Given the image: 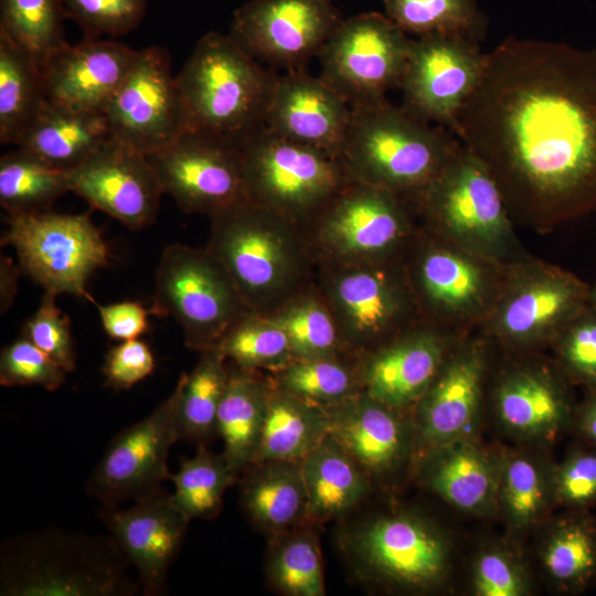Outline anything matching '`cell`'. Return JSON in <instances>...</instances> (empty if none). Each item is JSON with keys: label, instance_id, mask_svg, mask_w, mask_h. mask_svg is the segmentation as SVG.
<instances>
[{"label": "cell", "instance_id": "cell-34", "mask_svg": "<svg viewBox=\"0 0 596 596\" xmlns=\"http://www.w3.org/2000/svg\"><path fill=\"white\" fill-rule=\"evenodd\" d=\"M47 100L40 63L0 32V141L18 146Z\"/></svg>", "mask_w": 596, "mask_h": 596}, {"label": "cell", "instance_id": "cell-50", "mask_svg": "<svg viewBox=\"0 0 596 596\" xmlns=\"http://www.w3.org/2000/svg\"><path fill=\"white\" fill-rule=\"evenodd\" d=\"M472 590L478 596H522L529 592V579L511 553L490 547L473 563Z\"/></svg>", "mask_w": 596, "mask_h": 596}, {"label": "cell", "instance_id": "cell-36", "mask_svg": "<svg viewBox=\"0 0 596 596\" xmlns=\"http://www.w3.org/2000/svg\"><path fill=\"white\" fill-rule=\"evenodd\" d=\"M71 192L68 172L18 147L0 158V204L8 216L50 211Z\"/></svg>", "mask_w": 596, "mask_h": 596}, {"label": "cell", "instance_id": "cell-19", "mask_svg": "<svg viewBox=\"0 0 596 596\" xmlns=\"http://www.w3.org/2000/svg\"><path fill=\"white\" fill-rule=\"evenodd\" d=\"M100 519L138 573L140 590L163 595L167 577L185 538L190 520L163 489L127 509L103 505Z\"/></svg>", "mask_w": 596, "mask_h": 596}, {"label": "cell", "instance_id": "cell-45", "mask_svg": "<svg viewBox=\"0 0 596 596\" xmlns=\"http://www.w3.org/2000/svg\"><path fill=\"white\" fill-rule=\"evenodd\" d=\"M226 360L245 370L278 371L294 359L286 332L269 316L248 312L217 343Z\"/></svg>", "mask_w": 596, "mask_h": 596}, {"label": "cell", "instance_id": "cell-24", "mask_svg": "<svg viewBox=\"0 0 596 596\" xmlns=\"http://www.w3.org/2000/svg\"><path fill=\"white\" fill-rule=\"evenodd\" d=\"M329 434L368 477L396 469L414 446V429L393 408L364 393L327 408Z\"/></svg>", "mask_w": 596, "mask_h": 596}, {"label": "cell", "instance_id": "cell-11", "mask_svg": "<svg viewBox=\"0 0 596 596\" xmlns=\"http://www.w3.org/2000/svg\"><path fill=\"white\" fill-rule=\"evenodd\" d=\"M408 205L391 191L350 180L309 223L310 247L327 265L380 262L406 233Z\"/></svg>", "mask_w": 596, "mask_h": 596}, {"label": "cell", "instance_id": "cell-54", "mask_svg": "<svg viewBox=\"0 0 596 596\" xmlns=\"http://www.w3.org/2000/svg\"><path fill=\"white\" fill-rule=\"evenodd\" d=\"M105 332L115 340L138 339L149 327L147 310L138 301H120L109 305L95 304Z\"/></svg>", "mask_w": 596, "mask_h": 596}, {"label": "cell", "instance_id": "cell-3", "mask_svg": "<svg viewBox=\"0 0 596 596\" xmlns=\"http://www.w3.org/2000/svg\"><path fill=\"white\" fill-rule=\"evenodd\" d=\"M460 146L448 128L423 121L384 99L351 107L340 160L350 180L414 204Z\"/></svg>", "mask_w": 596, "mask_h": 596}, {"label": "cell", "instance_id": "cell-47", "mask_svg": "<svg viewBox=\"0 0 596 596\" xmlns=\"http://www.w3.org/2000/svg\"><path fill=\"white\" fill-rule=\"evenodd\" d=\"M66 17L88 39L117 36L136 29L147 11V0H63Z\"/></svg>", "mask_w": 596, "mask_h": 596}, {"label": "cell", "instance_id": "cell-38", "mask_svg": "<svg viewBox=\"0 0 596 596\" xmlns=\"http://www.w3.org/2000/svg\"><path fill=\"white\" fill-rule=\"evenodd\" d=\"M266 315L286 332L295 360L337 358L344 344L321 294L298 290Z\"/></svg>", "mask_w": 596, "mask_h": 596}, {"label": "cell", "instance_id": "cell-4", "mask_svg": "<svg viewBox=\"0 0 596 596\" xmlns=\"http://www.w3.org/2000/svg\"><path fill=\"white\" fill-rule=\"evenodd\" d=\"M210 219L205 248L252 312L266 315L298 291L310 249L297 224L249 200Z\"/></svg>", "mask_w": 596, "mask_h": 596}, {"label": "cell", "instance_id": "cell-6", "mask_svg": "<svg viewBox=\"0 0 596 596\" xmlns=\"http://www.w3.org/2000/svg\"><path fill=\"white\" fill-rule=\"evenodd\" d=\"M247 198L299 227L349 183L341 160L263 127L242 145Z\"/></svg>", "mask_w": 596, "mask_h": 596}, {"label": "cell", "instance_id": "cell-33", "mask_svg": "<svg viewBox=\"0 0 596 596\" xmlns=\"http://www.w3.org/2000/svg\"><path fill=\"white\" fill-rule=\"evenodd\" d=\"M328 434L326 408L291 395L272 382L262 438L253 462L300 461Z\"/></svg>", "mask_w": 596, "mask_h": 596}, {"label": "cell", "instance_id": "cell-40", "mask_svg": "<svg viewBox=\"0 0 596 596\" xmlns=\"http://www.w3.org/2000/svg\"><path fill=\"white\" fill-rule=\"evenodd\" d=\"M272 539L266 566L272 585L287 596H323L324 575L316 533L304 524Z\"/></svg>", "mask_w": 596, "mask_h": 596}, {"label": "cell", "instance_id": "cell-56", "mask_svg": "<svg viewBox=\"0 0 596 596\" xmlns=\"http://www.w3.org/2000/svg\"><path fill=\"white\" fill-rule=\"evenodd\" d=\"M577 427L579 433L596 447V391L581 407L577 414Z\"/></svg>", "mask_w": 596, "mask_h": 596}, {"label": "cell", "instance_id": "cell-22", "mask_svg": "<svg viewBox=\"0 0 596 596\" xmlns=\"http://www.w3.org/2000/svg\"><path fill=\"white\" fill-rule=\"evenodd\" d=\"M138 52L99 38H84L76 45L66 43L41 66L47 99L71 108L104 111Z\"/></svg>", "mask_w": 596, "mask_h": 596}, {"label": "cell", "instance_id": "cell-23", "mask_svg": "<svg viewBox=\"0 0 596 596\" xmlns=\"http://www.w3.org/2000/svg\"><path fill=\"white\" fill-rule=\"evenodd\" d=\"M483 360L475 350L446 363L415 405L414 449L421 460L434 450L468 438L478 416Z\"/></svg>", "mask_w": 596, "mask_h": 596}, {"label": "cell", "instance_id": "cell-55", "mask_svg": "<svg viewBox=\"0 0 596 596\" xmlns=\"http://www.w3.org/2000/svg\"><path fill=\"white\" fill-rule=\"evenodd\" d=\"M22 273L20 266H15L9 257L1 256L0 263V307L1 313L6 312L13 302L18 279Z\"/></svg>", "mask_w": 596, "mask_h": 596}, {"label": "cell", "instance_id": "cell-44", "mask_svg": "<svg viewBox=\"0 0 596 596\" xmlns=\"http://www.w3.org/2000/svg\"><path fill=\"white\" fill-rule=\"evenodd\" d=\"M275 373V386L326 409L362 391L360 374L338 358L292 360Z\"/></svg>", "mask_w": 596, "mask_h": 596}, {"label": "cell", "instance_id": "cell-15", "mask_svg": "<svg viewBox=\"0 0 596 596\" xmlns=\"http://www.w3.org/2000/svg\"><path fill=\"white\" fill-rule=\"evenodd\" d=\"M483 60L479 42L462 36L413 39L398 87L401 106L423 121L450 130L480 79Z\"/></svg>", "mask_w": 596, "mask_h": 596}, {"label": "cell", "instance_id": "cell-7", "mask_svg": "<svg viewBox=\"0 0 596 596\" xmlns=\"http://www.w3.org/2000/svg\"><path fill=\"white\" fill-rule=\"evenodd\" d=\"M151 313L172 317L185 345L199 352L217 345L252 312L221 263L206 249L167 246L155 276Z\"/></svg>", "mask_w": 596, "mask_h": 596}, {"label": "cell", "instance_id": "cell-13", "mask_svg": "<svg viewBox=\"0 0 596 596\" xmlns=\"http://www.w3.org/2000/svg\"><path fill=\"white\" fill-rule=\"evenodd\" d=\"M413 205L444 232L480 249L498 248L509 234L499 187L462 143Z\"/></svg>", "mask_w": 596, "mask_h": 596}, {"label": "cell", "instance_id": "cell-26", "mask_svg": "<svg viewBox=\"0 0 596 596\" xmlns=\"http://www.w3.org/2000/svg\"><path fill=\"white\" fill-rule=\"evenodd\" d=\"M421 461L425 486L448 504L476 515L493 509L500 461L469 438L443 446Z\"/></svg>", "mask_w": 596, "mask_h": 596}, {"label": "cell", "instance_id": "cell-1", "mask_svg": "<svg viewBox=\"0 0 596 596\" xmlns=\"http://www.w3.org/2000/svg\"><path fill=\"white\" fill-rule=\"evenodd\" d=\"M450 131L508 211L547 226L596 212V51L503 40Z\"/></svg>", "mask_w": 596, "mask_h": 596}, {"label": "cell", "instance_id": "cell-37", "mask_svg": "<svg viewBox=\"0 0 596 596\" xmlns=\"http://www.w3.org/2000/svg\"><path fill=\"white\" fill-rule=\"evenodd\" d=\"M542 566L564 592H581L596 577V524L582 514L553 524L541 549Z\"/></svg>", "mask_w": 596, "mask_h": 596}, {"label": "cell", "instance_id": "cell-49", "mask_svg": "<svg viewBox=\"0 0 596 596\" xmlns=\"http://www.w3.org/2000/svg\"><path fill=\"white\" fill-rule=\"evenodd\" d=\"M56 295L44 291L38 310L25 321L22 336L51 356L66 373L76 368L71 323L55 302Z\"/></svg>", "mask_w": 596, "mask_h": 596}, {"label": "cell", "instance_id": "cell-10", "mask_svg": "<svg viewBox=\"0 0 596 596\" xmlns=\"http://www.w3.org/2000/svg\"><path fill=\"white\" fill-rule=\"evenodd\" d=\"M342 544L359 571L385 584L429 590L445 579L449 544L427 519L408 512L381 515L352 528Z\"/></svg>", "mask_w": 596, "mask_h": 596}, {"label": "cell", "instance_id": "cell-12", "mask_svg": "<svg viewBox=\"0 0 596 596\" xmlns=\"http://www.w3.org/2000/svg\"><path fill=\"white\" fill-rule=\"evenodd\" d=\"M146 157L163 193L187 213L211 217L248 200L242 146L182 131Z\"/></svg>", "mask_w": 596, "mask_h": 596}, {"label": "cell", "instance_id": "cell-48", "mask_svg": "<svg viewBox=\"0 0 596 596\" xmlns=\"http://www.w3.org/2000/svg\"><path fill=\"white\" fill-rule=\"evenodd\" d=\"M66 374L51 356L23 336L1 351L2 386L38 385L55 391L65 382Z\"/></svg>", "mask_w": 596, "mask_h": 596}, {"label": "cell", "instance_id": "cell-39", "mask_svg": "<svg viewBox=\"0 0 596 596\" xmlns=\"http://www.w3.org/2000/svg\"><path fill=\"white\" fill-rule=\"evenodd\" d=\"M554 501L552 469L525 454H510L500 461L498 500L502 514L515 531L542 520Z\"/></svg>", "mask_w": 596, "mask_h": 596}, {"label": "cell", "instance_id": "cell-30", "mask_svg": "<svg viewBox=\"0 0 596 596\" xmlns=\"http://www.w3.org/2000/svg\"><path fill=\"white\" fill-rule=\"evenodd\" d=\"M240 477L241 503L246 515L270 538L307 523L301 460L253 462Z\"/></svg>", "mask_w": 596, "mask_h": 596}, {"label": "cell", "instance_id": "cell-29", "mask_svg": "<svg viewBox=\"0 0 596 596\" xmlns=\"http://www.w3.org/2000/svg\"><path fill=\"white\" fill-rule=\"evenodd\" d=\"M110 139L104 111L71 108L47 99L17 147L70 173Z\"/></svg>", "mask_w": 596, "mask_h": 596}, {"label": "cell", "instance_id": "cell-21", "mask_svg": "<svg viewBox=\"0 0 596 596\" xmlns=\"http://www.w3.org/2000/svg\"><path fill=\"white\" fill-rule=\"evenodd\" d=\"M350 119L349 103L320 76L302 68L278 75L265 127L340 159Z\"/></svg>", "mask_w": 596, "mask_h": 596}, {"label": "cell", "instance_id": "cell-2", "mask_svg": "<svg viewBox=\"0 0 596 596\" xmlns=\"http://www.w3.org/2000/svg\"><path fill=\"white\" fill-rule=\"evenodd\" d=\"M277 78L230 34L207 32L175 76L183 131L242 146L265 127Z\"/></svg>", "mask_w": 596, "mask_h": 596}, {"label": "cell", "instance_id": "cell-35", "mask_svg": "<svg viewBox=\"0 0 596 596\" xmlns=\"http://www.w3.org/2000/svg\"><path fill=\"white\" fill-rule=\"evenodd\" d=\"M200 354L193 370L182 373L174 386L179 437L199 445L217 434V413L228 380L226 358L217 345Z\"/></svg>", "mask_w": 596, "mask_h": 596}, {"label": "cell", "instance_id": "cell-20", "mask_svg": "<svg viewBox=\"0 0 596 596\" xmlns=\"http://www.w3.org/2000/svg\"><path fill=\"white\" fill-rule=\"evenodd\" d=\"M321 295L344 344L358 349L390 333L406 309L400 284L380 262L327 265Z\"/></svg>", "mask_w": 596, "mask_h": 596}, {"label": "cell", "instance_id": "cell-41", "mask_svg": "<svg viewBox=\"0 0 596 596\" xmlns=\"http://www.w3.org/2000/svg\"><path fill=\"white\" fill-rule=\"evenodd\" d=\"M237 479L223 454L216 455L200 444L196 454L183 457L178 471L171 473V500L190 521L212 519L221 511L226 489Z\"/></svg>", "mask_w": 596, "mask_h": 596}, {"label": "cell", "instance_id": "cell-43", "mask_svg": "<svg viewBox=\"0 0 596 596\" xmlns=\"http://www.w3.org/2000/svg\"><path fill=\"white\" fill-rule=\"evenodd\" d=\"M63 0H0V32L32 54L42 66L67 43Z\"/></svg>", "mask_w": 596, "mask_h": 596}, {"label": "cell", "instance_id": "cell-42", "mask_svg": "<svg viewBox=\"0 0 596 596\" xmlns=\"http://www.w3.org/2000/svg\"><path fill=\"white\" fill-rule=\"evenodd\" d=\"M385 15L406 34L483 39L486 19L473 0H383Z\"/></svg>", "mask_w": 596, "mask_h": 596}, {"label": "cell", "instance_id": "cell-28", "mask_svg": "<svg viewBox=\"0 0 596 596\" xmlns=\"http://www.w3.org/2000/svg\"><path fill=\"white\" fill-rule=\"evenodd\" d=\"M589 294L578 279L550 272L519 286L504 301L499 316L502 332L529 340L555 328H565L587 306Z\"/></svg>", "mask_w": 596, "mask_h": 596}, {"label": "cell", "instance_id": "cell-14", "mask_svg": "<svg viewBox=\"0 0 596 596\" xmlns=\"http://www.w3.org/2000/svg\"><path fill=\"white\" fill-rule=\"evenodd\" d=\"M332 0H252L233 15L230 35L254 58L302 70L342 21Z\"/></svg>", "mask_w": 596, "mask_h": 596}, {"label": "cell", "instance_id": "cell-32", "mask_svg": "<svg viewBox=\"0 0 596 596\" xmlns=\"http://www.w3.org/2000/svg\"><path fill=\"white\" fill-rule=\"evenodd\" d=\"M272 382L257 371L228 368V380L219 413L216 433L223 456L238 478L256 456L264 428Z\"/></svg>", "mask_w": 596, "mask_h": 596}, {"label": "cell", "instance_id": "cell-18", "mask_svg": "<svg viewBox=\"0 0 596 596\" xmlns=\"http://www.w3.org/2000/svg\"><path fill=\"white\" fill-rule=\"evenodd\" d=\"M71 192L137 231L157 217L163 190L146 155L113 138L68 173Z\"/></svg>", "mask_w": 596, "mask_h": 596}, {"label": "cell", "instance_id": "cell-8", "mask_svg": "<svg viewBox=\"0 0 596 596\" xmlns=\"http://www.w3.org/2000/svg\"><path fill=\"white\" fill-rule=\"evenodd\" d=\"M2 245L14 248L19 266L44 291L71 294L96 304L87 292L89 277L109 262L110 251L89 213L52 210L8 216Z\"/></svg>", "mask_w": 596, "mask_h": 596}, {"label": "cell", "instance_id": "cell-5", "mask_svg": "<svg viewBox=\"0 0 596 596\" xmlns=\"http://www.w3.org/2000/svg\"><path fill=\"white\" fill-rule=\"evenodd\" d=\"M115 540L42 530L6 541L0 552L4 596H124L140 590Z\"/></svg>", "mask_w": 596, "mask_h": 596}, {"label": "cell", "instance_id": "cell-16", "mask_svg": "<svg viewBox=\"0 0 596 596\" xmlns=\"http://www.w3.org/2000/svg\"><path fill=\"white\" fill-rule=\"evenodd\" d=\"M104 114L111 138L146 156L183 131L177 81L166 49L139 50Z\"/></svg>", "mask_w": 596, "mask_h": 596}, {"label": "cell", "instance_id": "cell-57", "mask_svg": "<svg viewBox=\"0 0 596 596\" xmlns=\"http://www.w3.org/2000/svg\"><path fill=\"white\" fill-rule=\"evenodd\" d=\"M589 299L593 300L595 307H596V287L593 290V292L589 295Z\"/></svg>", "mask_w": 596, "mask_h": 596}, {"label": "cell", "instance_id": "cell-17", "mask_svg": "<svg viewBox=\"0 0 596 596\" xmlns=\"http://www.w3.org/2000/svg\"><path fill=\"white\" fill-rule=\"evenodd\" d=\"M175 401L173 390L151 414L113 438L87 483V492L103 505L143 499L170 479L168 455L180 439Z\"/></svg>", "mask_w": 596, "mask_h": 596}, {"label": "cell", "instance_id": "cell-27", "mask_svg": "<svg viewBox=\"0 0 596 596\" xmlns=\"http://www.w3.org/2000/svg\"><path fill=\"white\" fill-rule=\"evenodd\" d=\"M496 413L512 436L528 441L554 440L571 417L563 387L550 375L520 370L508 375L496 395Z\"/></svg>", "mask_w": 596, "mask_h": 596}, {"label": "cell", "instance_id": "cell-46", "mask_svg": "<svg viewBox=\"0 0 596 596\" xmlns=\"http://www.w3.org/2000/svg\"><path fill=\"white\" fill-rule=\"evenodd\" d=\"M423 296L438 308L458 310L480 298L483 289L479 269L468 259L446 249H429L417 266Z\"/></svg>", "mask_w": 596, "mask_h": 596}, {"label": "cell", "instance_id": "cell-9", "mask_svg": "<svg viewBox=\"0 0 596 596\" xmlns=\"http://www.w3.org/2000/svg\"><path fill=\"white\" fill-rule=\"evenodd\" d=\"M413 39L385 14L343 19L318 54L320 77L351 107L386 99L400 87Z\"/></svg>", "mask_w": 596, "mask_h": 596}, {"label": "cell", "instance_id": "cell-31", "mask_svg": "<svg viewBox=\"0 0 596 596\" xmlns=\"http://www.w3.org/2000/svg\"><path fill=\"white\" fill-rule=\"evenodd\" d=\"M301 470L310 523L343 517L371 489L368 475L330 434L301 460Z\"/></svg>", "mask_w": 596, "mask_h": 596}, {"label": "cell", "instance_id": "cell-25", "mask_svg": "<svg viewBox=\"0 0 596 596\" xmlns=\"http://www.w3.org/2000/svg\"><path fill=\"white\" fill-rule=\"evenodd\" d=\"M444 362V345L421 331L377 349L362 365V391L398 411L415 406Z\"/></svg>", "mask_w": 596, "mask_h": 596}, {"label": "cell", "instance_id": "cell-51", "mask_svg": "<svg viewBox=\"0 0 596 596\" xmlns=\"http://www.w3.org/2000/svg\"><path fill=\"white\" fill-rule=\"evenodd\" d=\"M554 501L573 510L596 503V450H575L552 468Z\"/></svg>", "mask_w": 596, "mask_h": 596}, {"label": "cell", "instance_id": "cell-53", "mask_svg": "<svg viewBox=\"0 0 596 596\" xmlns=\"http://www.w3.org/2000/svg\"><path fill=\"white\" fill-rule=\"evenodd\" d=\"M155 368L156 359L150 347L138 338L121 341L109 349L102 372L105 385L121 391L145 380Z\"/></svg>", "mask_w": 596, "mask_h": 596}, {"label": "cell", "instance_id": "cell-52", "mask_svg": "<svg viewBox=\"0 0 596 596\" xmlns=\"http://www.w3.org/2000/svg\"><path fill=\"white\" fill-rule=\"evenodd\" d=\"M560 353L570 373L596 391V307L585 308L565 327Z\"/></svg>", "mask_w": 596, "mask_h": 596}]
</instances>
